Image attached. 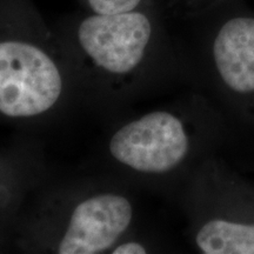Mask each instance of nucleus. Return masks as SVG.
<instances>
[{"instance_id":"obj_3","label":"nucleus","mask_w":254,"mask_h":254,"mask_svg":"<svg viewBox=\"0 0 254 254\" xmlns=\"http://www.w3.org/2000/svg\"><path fill=\"white\" fill-rule=\"evenodd\" d=\"M77 88L65 44L33 0H0V118H49Z\"/></svg>"},{"instance_id":"obj_2","label":"nucleus","mask_w":254,"mask_h":254,"mask_svg":"<svg viewBox=\"0 0 254 254\" xmlns=\"http://www.w3.org/2000/svg\"><path fill=\"white\" fill-rule=\"evenodd\" d=\"M107 152L112 163L133 179L173 198L202 160L213 154L232 155V141L213 104L192 90L117 127Z\"/></svg>"},{"instance_id":"obj_8","label":"nucleus","mask_w":254,"mask_h":254,"mask_svg":"<svg viewBox=\"0 0 254 254\" xmlns=\"http://www.w3.org/2000/svg\"><path fill=\"white\" fill-rule=\"evenodd\" d=\"M17 177V173L12 171V166L6 159L0 157V204L8 209L15 207Z\"/></svg>"},{"instance_id":"obj_10","label":"nucleus","mask_w":254,"mask_h":254,"mask_svg":"<svg viewBox=\"0 0 254 254\" xmlns=\"http://www.w3.org/2000/svg\"><path fill=\"white\" fill-rule=\"evenodd\" d=\"M226 1L228 0H171V6L178 14L193 18Z\"/></svg>"},{"instance_id":"obj_7","label":"nucleus","mask_w":254,"mask_h":254,"mask_svg":"<svg viewBox=\"0 0 254 254\" xmlns=\"http://www.w3.org/2000/svg\"><path fill=\"white\" fill-rule=\"evenodd\" d=\"M86 12L112 14L133 11L136 8L157 6L155 0H77Z\"/></svg>"},{"instance_id":"obj_1","label":"nucleus","mask_w":254,"mask_h":254,"mask_svg":"<svg viewBox=\"0 0 254 254\" xmlns=\"http://www.w3.org/2000/svg\"><path fill=\"white\" fill-rule=\"evenodd\" d=\"M79 88L119 94L163 88L190 74L182 47L168 37L157 6L112 14L86 12L63 24Z\"/></svg>"},{"instance_id":"obj_4","label":"nucleus","mask_w":254,"mask_h":254,"mask_svg":"<svg viewBox=\"0 0 254 254\" xmlns=\"http://www.w3.org/2000/svg\"><path fill=\"white\" fill-rule=\"evenodd\" d=\"M233 0L196 15L202 27L184 50L190 87L221 114L230 132L232 159L254 167V13Z\"/></svg>"},{"instance_id":"obj_5","label":"nucleus","mask_w":254,"mask_h":254,"mask_svg":"<svg viewBox=\"0 0 254 254\" xmlns=\"http://www.w3.org/2000/svg\"><path fill=\"white\" fill-rule=\"evenodd\" d=\"M190 246L202 254H254V184L226 157L209 155L173 196Z\"/></svg>"},{"instance_id":"obj_9","label":"nucleus","mask_w":254,"mask_h":254,"mask_svg":"<svg viewBox=\"0 0 254 254\" xmlns=\"http://www.w3.org/2000/svg\"><path fill=\"white\" fill-rule=\"evenodd\" d=\"M159 247L154 244V240L147 238H141L131 233L120 240L116 246L111 250L110 254H145L157 252Z\"/></svg>"},{"instance_id":"obj_6","label":"nucleus","mask_w":254,"mask_h":254,"mask_svg":"<svg viewBox=\"0 0 254 254\" xmlns=\"http://www.w3.org/2000/svg\"><path fill=\"white\" fill-rule=\"evenodd\" d=\"M136 218L128 193L110 186L86 187L51 196L27 221L23 241L41 252L110 253L133 232Z\"/></svg>"}]
</instances>
